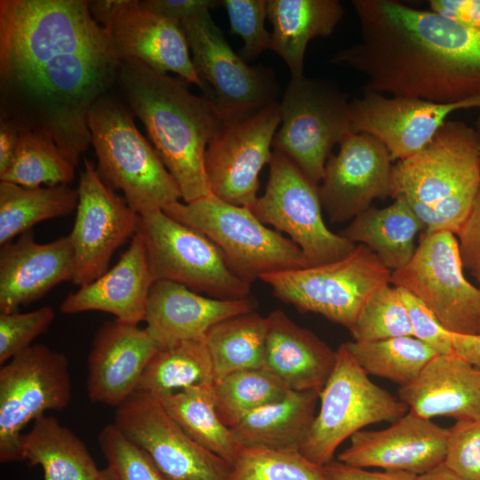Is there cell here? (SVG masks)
Returning <instances> with one entry per match:
<instances>
[{
    "label": "cell",
    "instance_id": "cell-1",
    "mask_svg": "<svg viewBox=\"0 0 480 480\" xmlns=\"http://www.w3.org/2000/svg\"><path fill=\"white\" fill-rule=\"evenodd\" d=\"M119 61L84 0L0 1L1 113L50 138L76 166L88 113Z\"/></svg>",
    "mask_w": 480,
    "mask_h": 480
},
{
    "label": "cell",
    "instance_id": "cell-2",
    "mask_svg": "<svg viewBox=\"0 0 480 480\" xmlns=\"http://www.w3.org/2000/svg\"><path fill=\"white\" fill-rule=\"evenodd\" d=\"M361 41L331 62L366 77L363 92L452 103L480 96V31L398 0H353Z\"/></svg>",
    "mask_w": 480,
    "mask_h": 480
},
{
    "label": "cell",
    "instance_id": "cell-3",
    "mask_svg": "<svg viewBox=\"0 0 480 480\" xmlns=\"http://www.w3.org/2000/svg\"><path fill=\"white\" fill-rule=\"evenodd\" d=\"M117 79L132 112L176 180L183 202L211 194L205 152L223 122L214 102L190 92L184 80L137 60H121Z\"/></svg>",
    "mask_w": 480,
    "mask_h": 480
},
{
    "label": "cell",
    "instance_id": "cell-4",
    "mask_svg": "<svg viewBox=\"0 0 480 480\" xmlns=\"http://www.w3.org/2000/svg\"><path fill=\"white\" fill-rule=\"evenodd\" d=\"M480 185V136L460 121H447L415 155L392 167L390 196L406 202L424 232L457 235Z\"/></svg>",
    "mask_w": 480,
    "mask_h": 480
},
{
    "label": "cell",
    "instance_id": "cell-5",
    "mask_svg": "<svg viewBox=\"0 0 480 480\" xmlns=\"http://www.w3.org/2000/svg\"><path fill=\"white\" fill-rule=\"evenodd\" d=\"M87 122L100 177L113 190H121L136 213L164 210L181 198L176 180L118 100L101 96Z\"/></svg>",
    "mask_w": 480,
    "mask_h": 480
},
{
    "label": "cell",
    "instance_id": "cell-6",
    "mask_svg": "<svg viewBox=\"0 0 480 480\" xmlns=\"http://www.w3.org/2000/svg\"><path fill=\"white\" fill-rule=\"evenodd\" d=\"M163 211L207 236L229 268L250 284L266 275L308 267L295 243L268 228L247 206L209 194L189 203L175 202Z\"/></svg>",
    "mask_w": 480,
    "mask_h": 480
},
{
    "label": "cell",
    "instance_id": "cell-7",
    "mask_svg": "<svg viewBox=\"0 0 480 480\" xmlns=\"http://www.w3.org/2000/svg\"><path fill=\"white\" fill-rule=\"evenodd\" d=\"M345 343L336 350L332 372L319 394L320 409L300 451L325 466L347 438L370 424L395 422L409 407L374 384Z\"/></svg>",
    "mask_w": 480,
    "mask_h": 480
},
{
    "label": "cell",
    "instance_id": "cell-8",
    "mask_svg": "<svg viewBox=\"0 0 480 480\" xmlns=\"http://www.w3.org/2000/svg\"><path fill=\"white\" fill-rule=\"evenodd\" d=\"M392 271L364 244L345 258L263 276L274 295L300 312L320 314L350 330L367 299L390 284Z\"/></svg>",
    "mask_w": 480,
    "mask_h": 480
},
{
    "label": "cell",
    "instance_id": "cell-9",
    "mask_svg": "<svg viewBox=\"0 0 480 480\" xmlns=\"http://www.w3.org/2000/svg\"><path fill=\"white\" fill-rule=\"evenodd\" d=\"M349 104L332 82L305 76L291 78L283 96L273 147L317 187L333 146L351 132Z\"/></svg>",
    "mask_w": 480,
    "mask_h": 480
},
{
    "label": "cell",
    "instance_id": "cell-10",
    "mask_svg": "<svg viewBox=\"0 0 480 480\" xmlns=\"http://www.w3.org/2000/svg\"><path fill=\"white\" fill-rule=\"evenodd\" d=\"M72 397L68 356L33 344L0 368V461L23 460L22 429L46 411L65 410Z\"/></svg>",
    "mask_w": 480,
    "mask_h": 480
},
{
    "label": "cell",
    "instance_id": "cell-11",
    "mask_svg": "<svg viewBox=\"0 0 480 480\" xmlns=\"http://www.w3.org/2000/svg\"><path fill=\"white\" fill-rule=\"evenodd\" d=\"M138 232L156 280H168L223 300L248 298L251 284L228 266L219 248L201 232L163 210L140 215Z\"/></svg>",
    "mask_w": 480,
    "mask_h": 480
},
{
    "label": "cell",
    "instance_id": "cell-12",
    "mask_svg": "<svg viewBox=\"0 0 480 480\" xmlns=\"http://www.w3.org/2000/svg\"><path fill=\"white\" fill-rule=\"evenodd\" d=\"M459 242L448 231L422 232L414 254L390 284L427 305L450 332L480 334V289L464 276Z\"/></svg>",
    "mask_w": 480,
    "mask_h": 480
},
{
    "label": "cell",
    "instance_id": "cell-13",
    "mask_svg": "<svg viewBox=\"0 0 480 480\" xmlns=\"http://www.w3.org/2000/svg\"><path fill=\"white\" fill-rule=\"evenodd\" d=\"M249 208L262 223L287 234L308 267L341 260L356 247L327 228L317 186L280 151H273L264 194Z\"/></svg>",
    "mask_w": 480,
    "mask_h": 480
},
{
    "label": "cell",
    "instance_id": "cell-14",
    "mask_svg": "<svg viewBox=\"0 0 480 480\" xmlns=\"http://www.w3.org/2000/svg\"><path fill=\"white\" fill-rule=\"evenodd\" d=\"M88 4L119 62L137 60L159 72L175 73L213 100L212 89L196 70L180 22L148 10L139 0H96Z\"/></svg>",
    "mask_w": 480,
    "mask_h": 480
},
{
    "label": "cell",
    "instance_id": "cell-15",
    "mask_svg": "<svg viewBox=\"0 0 480 480\" xmlns=\"http://www.w3.org/2000/svg\"><path fill=\"white\" fill-rule=\"evenodd\" d=\"M280 122V103L276 100L245 116L223 120L205 152L211 194L235 205L255 203L259 175L269 164Z\"/></svg>",
    "mask_w": 480,
    "mask_h": 480
},
{
    "label": "cell",
    "instance_id": "cell-16",
    "mask_svg": "<svg viewBox=\"0 0 480 480\" xmlns=\"http://www.w3.org/2000/svg\"><path fill=\"white\" fill-rule=\"evenodd\" d=\"M114 424L166 480L228 479L231 465L188 436L154 395L135 391L116 408Z\"/></svg>",
    "mask_w": 480,
    "mask_h": 480
},
{
    "label": "cell",
    "instance_id": "cell-17",
    "mask_svg": "<svg viewBox=\"0 0 480 480\" xmlns=\"http://www.w3.org/2000/svg\"><path fill=\"white\" fill-rule=\"evenodd\" d=\"M180 27L196 70L204 84H211L212 101L223 120L245 116L275 101L273 76L247 65L232 50L210 10L181 21Z\"/></svg>",
    "mask_w": 480,
    "mask_h": 480
},
{
    "label": "cell",
    "instance_id": "cell-18",
    "mask_svg": "<svg viewBox=\"0 0 480 480\" xmlns=\"http://www.w3.org/2000/svg\"><path fill=\"white\" fill-rule=\"evenodd\" d=\"M77 189L76 219L68 236L74 251L72 283L83 286L108 269L115 252L138 232L140 215L101 180L87 159Z\"/></svg>",
    "mask_w": 480,
    "mask_h": 480
},
{
    "label": "cell",
    "instance_id": "cell-19",
    "mask_svg": "<svg viewBox=\"0 0 480 480\" xmlns=\"http://www.w3.org/2000/svg\"><path fill=\"white\" fill-rule=\"evenodd\" d=\"M386 146L368 133L350 132L331 155L317 187L331 222L354 219L376 199L390 196L392 167Z\"/></svg>",
    "mask_w": 480,
    "mask_h": 480
},
{
    "label": "cell",
    "instance_id": "cell-20",
    "mask_svg": "<svg viewBox=\"0 0 480 480\" xmlns=\"http://www.w3.org/2000/svg\"><path fill=\"white\" fill-rule=\"evenodd\" d=\"M351 132L368 133L388 148L392 161L406 159L423 149L459 109L480 108V96L438 103L416 98L386 97L364 92L350 104Z\"/></svg>",
    "mask_w": 480,
    "mask_h": 480
},
{
    "label": "cell",
    "instance_id": "cell-21",
    "mask_svg": "<svg viewBox=\"0 0 480 480\" xmlns=\"http://www.w3.org/2000/svg\"><path fill=\"white\" fill-rule=\"evenodd\" d=\"M449 428L412 412L381 430H360L338 456L345 464L421 475L444 461Z\"/></svg>",
    "mask_w": 480,
    "mask_h": 480
},
{
    "label": "cell",
    "instance_id": "cell-22",
    "mask_svg": "<svg viewBox=\"0 0 480 480\" xmlns=\"http://www.w3.org/2000/svg\"><path fill=\"white\" fill-rule=\"evenodd\" d=\"M158 344L146 328L119 320L95 333L87 359V394L93 403L118 407L138 388Z\"/></svg>",
    "mask_w": 480,
    "mask_h": 480
},
{
    "label": "cell",
    "instance_id": "cell-23",
    "mask_svg": "<svg viewBox=\"0 0 480 480\" xmlns=\"http://www.w3.org/2000/svg\"><path fill=\"white\" fill-rule=\"evenodd\" d=\"M74 251L69 236L46 244L32 230L1 246L0 313H13L43 298L74 277Z\"/></svg>",
    "mask_w": 480,
    "mask_h": 480
},
{
    "label": "cell",
    "instance_id": "cell-24",
    "mask_svg": "<svg viewBox=\"0 0 480 480\" xmlns=\"http://www.w3.org/2000/svg\"><path fill=\"white\" fill-rule=\"evenodd\" d=\"M248 298L223 300L204 297L180 284L156 280L151 286L144 322L160 348L182 341H204L217 323L252 311Z\"/></svg>",
    "mask_w": 480,
    "mask_h": 480
},
{
    "label": "cell",
    "instance_id": "cell-25",
    "mask_svg": "<svg viewBox=\"0 0 480 480\" xmlns=\"http://www.w3.org/2000/svg\"><path fill=\"white\" fill-rule=\"evenodd\" d=\"M155 281L143 238L137 232L117 263L94 281L69 293L60 310L66 315L101 311L121 322L139 325L144 321Z\"/></svg>",
    "mask_w": 480,
    "mask_h": 480
},
{
    "label": "cell",
    "instance_id": "cell-26",
    "mask_svg": "<svg viewBox=\"0 0 480 480\" xmlns=\"http://www.w3.org/2000/svg\"><path fill=\"white\" fill-rule=\"evenodd\" d=\"M398 396L426 419L480 420V368L455 352L437 355L413 382L399 388Z\"/></svg>",
    "mask_w": 480,
    "mask_h": 480
},
{
    "label": "cell",
    "instance_id": "cell-27",
    "mask_svg": "<svg viewBox=\"0 0 480 480\" xmlns=\"http://www.w3.org/2000/svg\"><path fill=\"white\" fill-rule=\"evenodd\" d=\"M268 318L263 368L291 390L320 392L336 362V350L307 328L295 324L283 310Z\"/></svg>",
    "mask_w": 480,
    "mask_h": 480
},
{
    "label": "cell",
    "instance_id": "cell-28",
    "mask_svg": "<svg viewBox=\"0 0 480 480\" xmlns=\"http://www.w3.org/2000/svg\"><path fill=\"white\" fill-rule=\"evenodd\" d=\"M343 14L338 0H268L267 15L273 28L270 50L284 60L291 78L304 76L308 42L330 36Z\"/></svg>",
    "mask_w": 480,
    "mask_h": 480
},
{
    "label": "cell",
    "instance_id": "cell-29",
    "mask_svg": "<svg viewBox=\"0 0 480 480\" xmlns=\"http://www.w3.org/2000/svg\"><path fill=\"white\" fill-rule=\"evenodd\" d=\"M319 394L290 390L283 399L250 413L230 428L236 444L300 450L316 417Z\"/></svg>",
    "mask_w": 480,
    "mask_h": 480
},
{
    "label": "cell",
    "instance_id": "cell-30",
    "mask_svg": "<svg viewBox=\"0 0 480 480\" xmlns=\"http://www.w3.org/2000/svg\"><path fill=\"white\" fill-rule=\"evenodd\" d=\"M424 229V224L406 202L396 198L385 208H368L339 234L354 244L367 246L388 269L395 271L412 260L415 237Z\"/></svg>",
    "mask_w": 480,
    "mask_h": 480
},
{
    "label": "cell",
    "instance_id": "cell-31",
    "mask_svg": "<svg viewBox=\"0 0 480 480\" xmlns=\"http://www.w3.org/2000/svg\"><path fill=\"white\" fill-rule=\"evenodd\" d=\"M22 452L31 466L42 467L44 480H96L100 472L84 443L46 414L23 435Z\"/></svg>",
    "mask_w": 480,
    "mask_h": 480
},
{
    "label": "cell",
    "instance_id": "cell-32",
    "mask_svg": "<svg viewBox=\"0 0 480 480\" xmlns=\"http://www.w3.org/2000/svg\"><path fill=\"white\" fill-rule=\"evenodd\" d=\"M77 203L78 189L68 184L25 188L0 181V246L41 221L72 213Z\"/></svg>",
    "mask_w": 480,
    "mask_h": 480
},
{
    "label": "cell",
    "instance_id": "cell-33",
    "mask_svg": "<svg viewBox=\"0 0 480 480\" xmlns=\"http://www.w3.org/2000/svg\"><path fill=\"white\" fill-rule=\"evenodd\" d=\"M212 384L156 396L188 436L231 465L239 445L217 413Z\"/></svg>",
    "mask_w": 480,
    "mask_h": 480
},
{
    "label": "cell",
    "instance_id": "cell-34",
    "mask_svg": "<svg viewBox=\"0 0 480 480\" xmlns=\"http://www.w3.org/2000/svg\"><path fill=\"white\" fill-rule=\"evenodd\" d=\"M268 318L252 311L214 324L207 332V346L214 380L231 372L263 368Z\"/></svg>",
    "mask_w": 480,
    "mask_h": 480
},
{
    "label": "cell",
    "instance_id": "cell-35",
    "mask_svg": "<svg viewBox=\"0 0 480 480\" xmlns=\"http://www.w3.org/2000/svg\"><path fill=\"white\" fill-rule=\"evenodd\" d=\"M213 381L205 341H182L157 350L146 366L137 390L159 396Z\"/></svg>",
    "mask_w": 480,
    "mask_h": 480
},
{
    "label": "cell",
    "instance_id": "cell-36",
    "mask_svg": "<svg viewBox=\"0 0 480 480\" xmlns=\"http://www.w3.org/2000/svg\"><path fill=\"white\" fill-rule=\"evenodd\" d=\"M345 345L367 374L400 385L413 382L436 352L413 336L372 341H347Z\"/></svg>",
    "mask_w": 480,
    "mask_h": 480
},
{
    "label": "cell",
    "instance_id": "cell-37",
    "mask_svg": "<svg viewBox=\"0 0 480 480\" xmlns=\"http://www.w3.org/2000/svg\"><path fill=\"white\" fill-rule=\"evenodd\" d=\"M212 386L217 413L229 428L250 413L283 399L291 390L264 368L231 372L214 380Z\"/></svg>",
    "mask_w": 480,
    "mask_h": 480
},
{
    "label": "cell",
    "instance_id": "cell-38",
    "mask_svg": "<svg viewBox=\"0 0 480 480\" xmlns=\"http://www.w3.org/2000/svg\"><path fill=\"white\" fill-rule=\"evenodd\" d=\"M75 170L76 165L53 140L22 128L12 161L0 174V181L25 188L68 184L74 178Z\"/></svg>",
    "mask_w": 480,
    "mask_h": 480
},
{
    "label": "cell",
    "instance_id": "cell-39",
    "mask_svg": "<svg viewBox=\"0 0 480 480\" xmlns=\"http://www.w3.org/2000/svg\"><path fill=\"white\" fill-rule=\"evenodd\" d=\"M228 480H332L300 450L239 445Z\"/></svg>",
    "mask_w": 480,
    "mask_h": 480
},
{
    "label": "cell",
    "instance_id": "cell-40",
    "mask_svg": "<svg viewBox=\"0 0 480 480\" xmlns=\"http://www.w3.org/2000/svg\"><path fill=\"white\" fill-rule=\"evenodd\" d=\"M349 332L356 341L412 336L408 311L398 288L388 284L376 290L360 309Z\"/></svg>",
    "mask_w": 480,
    "mask_h": 480
},
{
    "label": "cell",
    "instance_id": "cell-41",
    "mask_svg": "<svg viewBox=\"0 0 480 480\" xmlns=\"http://www.w3.org/2000/svg\"><path fill=\"white\" fill-rule=\"evenodd\" d=\"M98 443L116 480H166L151 458L114 423L100 431Z\"/></svg>",
    "mask_w": 480,
    "mask_h": 480
},
{
    "label": "cell",
    "instance_id": "cell-42",
    "mask_svg": "<svg viewBox=\"0 0 480 480\" xmlns=\"http://www.w3.org/2000/svg\"><path fill=\"white\" fill-rule=\"evenodd\" d=\"M228 12L230 32L241 36V57L251 61L271 47V33L265 28L267 0H222Z\"/></svg>",
    "mask_w": 480,
    "mask_h": 480
},
{
    "label": "cell",
    "instance_id": "cell-43",
    "mask_svg": "<svg viewBox=\"0 0 480 480\" xmlns=\"http://www.w3.org/2000/svg\"><path fill=\"white\" fill-rule=\"evenodd\" d=\"M54 318L55 311L50 306L26 313H0V364L29 348Z\"/></svg>",
    "mask_w": 480,
    "mask_h": 480
},
{
    "label": "cell",
    "instance_id": "cell-44",
    "mask_svg": "<svg viewBox=\"0 0 480 480\" xmlns=\"http://www.w3.org/2000/svg\"><path fill=\"white\" fill-rule=\"evenodd\" d=\"M444 464L465 480H480V420H457L449 428Z\"/></svg>",
    "mask_w": 480,
    "mask_h": 480
},
{
    "label": "cell",
    "instance_id": "cell-45",
    "mask_svg": "<svg viewBox=\"0 0 480 480\" xmlns=\"http://www.w3.org/2000/svg\"><path fill=\"white\" fill-rule=\"evenodd\" d=\"M398 290L408 311L412 336L429 346L438 355L454 352L452 332L442 325L431 309L407 290Z\"/></svg>",
    "mask_w": 480,
    "mask_h": 480
},
{
    "label": "cell",
    "instance_id": "cell-46",
    "mask_svg": "<svg viewBox=\"0 0 480 480\" xmlns=\"http://www.w3.org/2000/svg\"><path fill=\"white\" fill-rule=\"evenodd\" d=\"M463 268L471 271L480 268V185L471 208L458 233Z\"/></svg>",
    "mask_w": 480,
    "mask_h": 480
},
{
    "label": "cell",
    "instance_id": "cell-47",
    "mask_svg": "<svg viewBox=\"0 0 480 480\" xmlns=\"http://www.w3.org/2000/svg\"><path fill=\"white\" fill-rule=\"evenodd\" d=\"M429 6L448 20L480 31V0H430Z\"/></svg>",
    "mask_w": 480,
    "mask_h": 480
},
{
    "label": "cell",
    "instance_id": "cell-48",
    "mask_svg": "<svg viewBox=\"0 0 480 480\" xmlns=\"http://www.w3.org/2000/svg\"><path fill=\"white\" fill-rule=\"evenodd\" d=\"M140 4L148 10L178 22L214 8L220 1L214 0H143Z\"/></svg>",
    "mask_w": 480,
    "mask_h": 480
},
{
    "label": "cell",
    "instance_id": "cell-49",
    "mask_svg": "<svg viewBox=\"0 0 480 480\" xmlns=\"http://www.w3.org/2000/svg\"><path fill=\"white\" fill-rule=\"evenodd\" d=\"M332 480H417L418 475L399 470L369 471L340 461H331L324 466Z\"/></svg>",
    "mask_w": 480,
    "mask_h": 480
},
{
    "label": "cell",
    "instance_id": "cell-50",
    "mask_svg": "<svg viewBox=\"0 0 480 480\" xmlns=\"http://www.w3.org/2000/svg\"><path fill=\"white\" fill-rule=\"evenodd\" d=\"M22 127L12 118L1 113L0 174L10 166L14 156Z\"/></svg>",
    "mask_w": 480,
    "mask_h": 480
},
{
    "label": "cell",
    "instance_id": "cell-51",
    "mask_svg": "<svg viewBox=\"0 0 480 480\" xmlns=\"http://www.w3.org/2000/svg\"><path fill=\"white\" fill-rule=\"evenodd\" d=\"M453 351L480 368V334L464 335L452 332Z\"/></svg>",
    "mask_w": 480,
    "mask_h": 480
},
{
    "label": "cell",
    "instance_id": "cell-52",
    "mask_svg": "<svg viewBox=\"0 0 480 480\" xmlns=\"http://www.w3.org/2000/svg\"><path fill=\"white\" fill-rule=\"evenodd\" d=\"M417 480H465L456 475L444 463L424 474L419 475Z\"/></svg>",
    "mask_w": 480,
    "mask_h": 480
},
{
    "label": "cell",
    "instance_id": "cell-53",
    "mask_svg": "<svg viewBox=\"0 0 480 480\" xmlns=\"http://www.w3.org/2000/svg\"><path fill=\"white\" fill-rule=\"evenodd\" d=\"M96 480H116L108 468L100 469V475Z\"/></svg>",
    "mask_w": 480,
    "mask_h": 480
},
{
    "label": "cell",
    "instance_id": "cell-54",
    "mask_svg": "<svg viewBox=\"0 0 480 480\" xmlns=\"http://www.w3.org/2000/svg\"><path fill=\"white\" fill-rule=\"evenodd\" d=\"M473 276L476 278L480 289V268L472 271Z\"/></svg>",
    "mask_w": 480,
    "mask_h": 480
},
{
    "label": "cell",
    "instance_id": "cell-55",
    "mask_svg": "<svg viewBox=\"0 0 480 480\" xmlns=\"http://www.w3.org/2000/svg\"><path fill=\"white\" fill-rule=\"evenodd\" d=\"M475 129L476 130V132H478V134L480 136V116L476 121V128Z\"/></svg>",
    "mask_w": 480,
    "mask_h": 480
}]
</instances>
